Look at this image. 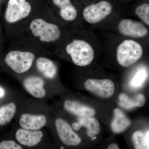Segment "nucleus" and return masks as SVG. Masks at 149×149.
Wrapping results in <instances>:
<instances>
[{"label": "nucleus", "mask_w": 149, "mask_h": 149, "mask_svg": "<svg viewBox=\"0 0 149 149\" xmlns=\"http://www.w3.org/2000/svg\"><path fill=\"white\" fill-rule=\"evenodd\" d=\"M67 53L72 62L78 66L89 65L95 57V52L92 46L85 40H74L67 45Z\"/></svg>", "instance_id": "obj_1"}, {"label": "nucleus", "mask_w": 149, "mask_h": 149, "mask_svg": "<svg viewBox=\"0 0 149 149\" xmlns=\"http://www.w3.org/2000/svg\"><path fill=\"white\" fill-rule=\"evenodd\" d=\"M143 54L142 46L138 42L131 40L123 41L118 46L116 60L123 67H128L139 61Z\"/></svg>", "instance_id": "obj_2"}, {"label": "nucleus", "mask_w": 149, "mask_h": 149, "mask_svg": "<svg viewBox=\"0 0 149 149\" xmlns=\"http://www.w3.org/2000/svg\"><path fill=\"white\" fill-rule=\"evenodd\" d=\"M29 29L32 35L43 42H55L61 36V30L58 25L42 18L33 19L29 24Z\"/></svg>", "instance_id": "obj_3"}, {"label": "nucleus", "mask_w": 149, "mask_h": 149, "mask_svg": "<svg viewBox=\"0 0 149 149\" xmlns=\"http://www.w3.org/2000/svg\"><path fill=\"white\" fill-rule=\"evenodd\" d=\"M35 58V55L31 52L13 50L7 54L5 61L14 72L22 74L31 68Z\"/></svg>", "instance_id": "obj_4"}, {"label": "nucleus", "mask_w": 149, "mask_h": 149, "mask_svg": "<svg viewBox=\"0 0 149 149\" xmlns=\"http://www.w3.org/2000/svg\"><path fill=\"white\" fill-rule=\"evenodd\" d=\"M112 6L109 2L102 1L87 6L83 11L85 21L91 24L99 23L111 13Z\"/></svg>", "instance_id": "obj_5"}, {"label": "nucleus", "mask_w": 149, "mask_h": 149, "mask_svg": "<svg viewBox=\"0 0 149 149\" xmlns=\"http://www.w3.org/2000/svg\"><path fill=\"white\" fill-rule=\"evenodd\" d=\"M32 10L31 5L26 0H9L6 9V21L15 23L27 17Z\"/></svg>", "instance_id": "obj_6"}, {"label": "nucleus", "mask_w": 149, "mask_h": 149, "mask_svg": "<svg viewBox=\"0 0 149 149\" xmlns=\"http://www.w3.org/2000/svg\"><path fill=\"white\" fill-rule=\"evenodd\" d=\"M84 87L89 92L103 98L110 97L115 91L114 83L108 79H88L84 83Z\"/></svg>", "instance_id": "obj_7"}, {"label": "nucleus", "mask_w": 149, "mask_h": 149, "mask_svg": "<svg viewBox=\"0 0 149 149\" xmlns=\"http://www.w3.org/2000/svg\"><path fill=\"white\" fill-rule=\"evenodd\" d=\"M55 125L60 140L65 146H76L81 143L82 140L80 137L74 132L69 123L64 119L57 118Z\"/></svg>", "instance_id": "obj_8"}, {"label": "nucleus", "mask_w": 149, "mask_h": 149, "mask_svg": "<svg viewBox=\"0 0 149 149\" xmlns=\"http://www.w3.org/2000/svg\"><path fill=\"white\" fill-rule=\"evenodd\" d=\"M118 30L121 35L133 38H142L148 35L147 27L139 22L124 19L118 24Z\"/></svg>", "instance_id": "obj_9"}, {"label": "nucleus", "mask_w": 149, "mask_h": 149, "mask_svg": "<svg viewBox=\"0 0 149 149\" xmlns=\"http://www.w3.org/2000/svg\"><path fill=\"white\" fill-rule=\"evenodd\" d=\"M15 139L22 146L34 147L40 144L44 137V133L40 130H26L20 128L15 132Z\"/></svg>", "instance_id": "obj_10"}, {"label": "nucleus", "mask_w": 149, "mask_h": 149, "mask_svg": "<svg viewBox=\"0 0 149 149\" xmlns=\"http://www.w3.org/2000/svg\"><path fill=\"white\" fill-rule=\"evenodd\" d=\"M47 123V118L45 115L24 113L19 118L20 127L26 130H40Z\"/></svg>", "instance_id": "obj_11"}, {"label": "nucleus", "mask_w": 149, "mask_h": 149, "mask_svg": "<svg viewBox=\"0 0 149 149\" xmlns=\"http://www.w3.org/2000/svg\"><path fill=\"white\" fill-rule=\"evenodd\" d=\"M45 84L42 78L35 76L27 77L23 82L24 89L27 93L37 99L43 98L47 95Z\"/></svg>", "instance_id": "obj_12"}, {"label": "nucleus", "mask_w": 149, "mask_h": 149, "mask_svg": "<svg viewBox=\"0 0 149 149\" xmlns=\"http://www.w3.org/2000/svg\"><path fill=\"white\" fill-rule=\"evenodd\" d=\"M72 127L76 130H79L83 127L86 128L88 136L91 138L98 135L100 131L99 121L92 116L79 117L77 122L72 124Z\"/></svg>", "instance_id": "obj_13"}, {"label": "nucleus", "mask_w": 149, "mask_h": 149, "mask_svg": "<svg viewBox=\"0 0 149 149\" xmlns=\"http://www.w3.org/2000/svg\"><path fill=\"white\" fill-rule=\"evenodd\" d=\"M54 5L59 8L60 15L62 19L67 22L75 20L77 17V9L70 0H52Z\"/></svg>", "instance_id": "obj_14"}, {"label": "nucleus", "mask_w": 149, "mask_h": 149, "mask_svg": "<svg viewBox=\"0 0 149 149\" xmlns=\"http://www.w3.org/2000/svg\"><path fill=\"white\" fill-rule=\"evenodd\" d=\"M37 69L44 77L54 79L57 72V68L52 60L45 57H40L36 61Z\"/></svg>", "instance_id": "obj_15"}, {"label": "nucleus", "mask_w": 149, "mask_h": 149, "mask_svg": "<svg viewBox=\"0 0 149 149\" xmlns=\"http://www.w3.org/2000/svg\"><path fill=\"white\" fill-rule=\"evenodd\" d=\"M64 107L68 111L80 117L92 116L95 113V111L92 108L71 100L65 101Z\"/></svg>", "instance_id": "obj_16"}, {"label": "nucleus", "mask_w": 149, "mask_h": 149, "mask_svg": "<svg viewBox=\"0 0 149 149\" xmlns=\"http://www.w3.org/2000/svg\"><path fill=\"white\" fill-rule=\"evenodd\" d=\"M131 124V121L122 111L116 109L114 110V118L111 124L113 132L116 134L122 133Z\"/></svg>", "instance_id": "obj_17"}, {"label": "nucleus", "mask_w": 149, "mask_h": 149, "mask_svg": "<svg viewBox=\"0 0 149 149\" xmlns=\"http://www.w3.org/2000/svg\"><path fill=\"white\" fill-rule=\"evenodd\" d=\"M119 100L120 106L127 109L143 106L146 102V98L143 94H139L133 98H130L124 93H121L119 96Z\"/></svg>", "instance_id": "obj_18"}, {"label": "nucleus", "mask_w": 149, "mask_h": 149, "mask_svg": "<svg viewBox=\"0 0 149 149\" xmlns=\"http://www.w3.org/2000/svg\"><path fill=\"white\" fill-rule=\"evenodd\" d=\"M16 111V104L13 102L0 107V126L6 125L10 122Z\"/></svg>", "instance_id": "obj_19"}, {"label": "nucleus", "mask_w": 149, "mask_h": 149, "mask_svg": "<svg viewBox=\"0 0 149 149\" xmlns=\"http://www.w3.org/2000/svg\"><path fill=\"white\" fill-rule=\"evenodd\" d=\"M132 142L135 149H149V130L146 133L136 131L132 136Z\"/></svg>", "instance_id": "obj_20"}, {"label": "nucleus", "mask_w": 149, "mask_h": 149, "mask_svg": "<svg viewBox=\"0 0 149 149\" xmlns=\"http://www.w3.org/2000/svg\"><path fill=\"white\" fill-rule=\"evenodd\" d=\"M135 13L144 23L149 25V4L147 3L140 4L135 9Z\"/></svg>", "instance_id": "obj_21"}, {"label": "nucleus", "mask_w": 149, "mask_h": 149, "mask_svg": "<svg viewBox=\"0 0 149 149\" xmlns=\"http://www.w3.org/2000/svg\"><path fill=\"white\" fill-rule=\"evenodd\" d=\"M146 77V72L143 69L140 70L133 77L131 82L132 87L138 88L143 83Z\"/></svg>", "instance_id": "obj_22"}, {"label": "nucleus", "mask_w": 149, "mask_h": 149, "mask_svg": "<svg viewBox=\"0 0 149 149\" xmlns=\"http://www.w3.org/2000/svg\"><path fill=\"white\" fill-rule=\"evenodd\" d=\"M0 149H23L22 146L11 140H3L0 143Z\"/></svg>", "instance_id": "obj_23"}, {"label": "nucleus", "mask_w": 149, "mask_h": 149, "mask_svg": "<svg viewBox=\"0 0 149 149\" xmlns=\"http://www.w3.org/2000/svg\"><path fill=\"white\" fill-rule=\"evenodd\" d=\"M6 94L5 89L0 85V99L4 97Z\"/></svg>", "instance_id": "obj_24"}, {"label": "nucleus", "mask_w": 149, "mask_h": 149, "mask_svg": "<svg viewBox=\"0 0 149 149\" xmlns=\"http://www.w3.org/2000/svg\"><path fill=\"white\" fill-rule=\"evenodd\" d=\"M107 149H120L118 146L115 143L110 144Z\"/></svg>", "instance_id": "obj_25"}, {"label": "nucleus", "mask_w": 149, "mask_h": 149, "mask_svg": "<svg viewBox=\"0 0 149 149\" xmlns=\"http://www.w3.org/2000/svg\"><path fill=\"white\" fill-rule=\"evenodd\" d=\"M1 0H0V1H1Z\"/></svg>", "instance_id": "obj_26"}]
</instances>
